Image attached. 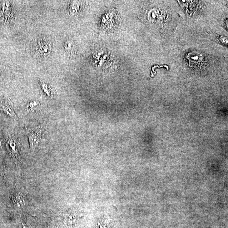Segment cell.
<instances>
[{
    "instance_id": "ba28073f",
    "label": "cell",
    "mask_w": 228,
    "mask_h": 228,
    "mask_svg": "<svg viewBox=\"0 0 228 228\" xmlns=\"http://www.w3.org/2000/svg\"><path fill=\"white\" fill-rule=\"evenodd\" d=\"M39 104H40L38 101H32L28 103L26 106L25 110L27 112H33L39 107Z\"/></svg>"
},
{
    "instance_id": "5b68a950",
    "label": "cell",
    "mask_w": 228,
    "mask_h": 228,
    "mask_svg": "<svg viewBox=\"0 0 228 228\" xmlns=\"http://www.w3.org/2000/svg\"><path fill=\"white\" fill-rule=\"evenodd\" d=\"M49 42L46 39H41L37 43V51L40 55L46 56L50 53L51 46Z\"/></svg>"
},
{
    "instance_id": "3957f363",
    "label": "cell",
    "mask_w": 228,
    "mask_h": 228,
    "mask_svg": "<svg viewBox=\"0 0 228 228\" xmlns=\"http://www.w3.org/2000/svg\"><path fill=\"white\" fill-rule=\"evenodd\" d=\"M43 129L44 126L41 125L27 130L26 133L28 138L30 147L33 151L38 147L41 141Z\"/></svg>"
},
{
    "instance_id": "6da1fadb",
    "label": "cell",
    "mask_w": 228,
    "mask_h": 228,
    "mask_svg": "<svg viewBox=\"0 0 228 228\" xmlns=\"http://www.w3.org/2000/svg\"><path fill=\"white\" fill-rule=\"evenodd\" d=\"M147 14V20L153 25H159V27L164 28L169 23V22L172 21L173 14L170 9L166 8L157 7L149 9Z\"/></svg>"
},
{
    "instance_id": "7a4b0ae2",
    "label": "cell",
    "mask_w": 228,
    "mask_h": 228,
    "mask_svg": "<svg viewBox=\"0 0 228 228\" xmlns=\"http://www.w3.org/2000/svg\"><path fill=\"white\" fill-rule=\"evenodd\" d=\"M6 140V147L12 158L15 162H20V145L18 139L13 134L8 133Z\"/></svg>"
},
{
    "instance_id": "9c48e42d",
    "label": "cell",
    "mask_w": 228,
    "mask_h": 228,
    "mask_svg": "<svg viewBox=\"0 0 228 228\" xmlns=\"http://www.w3.org/2000/svg\"><path fill=\"white\" fill-rule=\"evenodd\" d=\"M65 47L66 50L68 52L73 51L74 49V44L72 42H67L65 44Z\"/></svg>"
},
{
    "instance_id": "30bf717a",
    "label": "cell",
    "mask_w": 228,
    "mask_h": 228,
    "mask_svg": "<svg viewBox=\"0 0 228 228\" xmlns=\"http://www.w3.org/2000/svg\"><path fill=\"white\" fill-rule=\"evenodd\" d=\"M4 168L3 165L0 164V175H3L4 173Z\"/></svg>"
},
{
    "instance_id": "8992f818",
    "label": "cell",
    "mask_w": 228,
    "mask_h": 228,
    "mask_svg": "<svg viewBox=\"0 0 228 228\" xmlns=\"http://www.w3.org/2000/svg\"><path fill=\"white\" fill-rule=\"evenodd\" d=\"M0 109L10 117H17L13 109L12 104L9 101H0Z\"/></svg>"
},
{
    "instance_id": "277c9868",
    "label": "cell",
    "mask_w": 228,
    "mask_h": 228,
    "mask_svg": "<svg viewBox=\"0 0 228 228\" xmlns=\"http://www.w3.org/2000/svg\"><path fill=\"white\" fill-rule=\"evenodd\" d=\"M13 204L15 207L19 209H22L26 205V197L22 193L16 191L13 193L12 196Z\"/></svg>"
},
{
    "instance_id": "52a82bcc",
    "label": "cell",
    "mask_w": 228,
    "mask_h": 228,
    "mask_svg": "<svg viewBox=\"0 0 228 228\" xmlns=\"http://www.w3.org/2000/svg\"><path fill=\"white\" fill-rule=\"evenodd\" d=\"M41 86L42 90L43 96L47 98H52L53 96L52 90L51 87L43 82L41 81Z\"/></svg>"
}]
</instances>
